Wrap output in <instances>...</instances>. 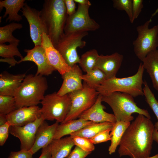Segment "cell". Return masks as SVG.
I'll list each match as a JSON object with an SVG mask.
<instances>
[{
	"mask_svg": "<svg viewBox=\"0 0 158 158\" xmlns=\"http://www.w3.org/2000/svg\"><path fill=\"white\" fill-rule=\"evenodd\" d=\"M41 45L44 50L49 63L61 75L70 70L71 67L67 64L45 33L42 34Z\"/></svg>",
	"mask_w": 158,
	"mask_h": 158,
	"instance_id": "9a60e30c",
	"label": "cell"
},
{
	"mask_svg": "<svg viewBox=\"0 0 158 158\" xmlns=\"http://www.w3.org/2000/svg\"><path fill=\"white\" fill-rule=\"evenodd\" d=\"M102 95L99 94L94 104L90 108L83 113L78 118L95 123L116 122L114 114L104 111L105 107L102 104Z\"/></svg>",
	"mask_w": 158,
	"mask_h": 158,
	"instance_id": "e0dca14e",
	"label": "cell"
},
{
	"mask_svg": "<svg viewBox=\"0 0 158 158\" xmlns=\"http://www.w3.org/2000/svg\"><path fill=\"white\" fill-rule=\"evenodd\" d=\"M16 109L14 97L0 95V114L6 115Z\"/></svg>",
	"mask_w": 158,
	"mask_h": 158,
	"instance_id": "1f68e13d",
	"label": "cell"
},
{
	"mask_svg": "<svg viewBox=\"0 0 158 158\" xmlns=\"http://www.w3.org/2000/svg\"><path fill=\"white\" fill-rule=\"evenodd\" d=\"M123 58L122 55L117 52L110 55H99L94 68L102 71L107 79L112 78L116 77Z\"/></svg>",
	"mask_w": 158,
	"mask_h": 158,
	"instance_id": "ac0fdd59",
	"label": "cell"
},
{
	"mask_svg": "<svg viewBox=\"0 0 158 158\" xmlns=\"http://www.w3.org/2000/svg\"><path fill=\"white\" fill-rule=\"evenodd\" d=\"M47 35L55 47L64 35L68 16L63 0H46L40 11Z\"/></svg>",
	"mask_w": 158,
	"mask_h": 158,
	"instance_id": "7a4b0ae2",
	"label": "cell"
},
{
	"mask_svg": "<svg viewBox=\"0 0 158 158\" xmlns=\"http://www.w3.org/2000/svg\"><path fill=\"white\" fill-rule=\"evenodd\" d=\"M144 68L142 63L139 66L137 73L133 75L123 78L116 77L106 80L96 90L102 95L115 92L129 94L133 97L144 95L142 86Z\"/></svg>",
	"mask_w": 158,
	"mask_h": 158,
	"instance_id": "277c9868",
	"label": "cell"
},
{
	"mask_svg": "<svg viewBox=\"0 0 158 158\" xmlns=\"http://www.w3.org/2000/svg\"><path fill=\"white\" fill-rule=\"evenodd\" d=\"M59 123L56 122L49 125L44 121L40 126L33 145L30 150L33 154L40 149L47 146L51 143L54 139Z\"/></svg>",
	"mask_w": 158,
	"mask_h": 158,
	"instance_id": "d6986e66",
	"label": "cell"
},
{
	"mask_svg": "<svg viewBox=\"0 0 158 158\" xmlns=\"http://www.w3.org/2000/svg\"><path fill=\"white\" fill-rule=\"evenodd\" d=\"M90 7L78 4L75 13L67 17L64 29L65 34L94 31L99 28V24L90 16Z\"/></svg>",
	"mask_w": 158,
	"mask_h": 158,
	"instance_id": "30bf717a",
	"label": "cell"
},
{
	"mask_svg": "<svg viewBox=\"0 0 158 158\" xmlns=\"http://www.w3.org/2000/svg\"><path fill=\"white\" fill-rule=\"evenodd\" d=\"M44 121L42 117L23 126H11L9 133L18 138L20 142V150H29L32 147L37 129Z\"/></svg>",
	"mask_w": 158,
	"mask_h": 158,
	"instance_id": "7c38bea8",
	"label": "cell"
},
{
	"mask_svg": "<svg viewBox=\"0 0 158 158\" xmlns=\"http://www.w3.org/2000/svg\"><path fill=\"white\" fill-rule=\"evenodd\" d=\"M153 140L158 143V131L154 128L153 134Z\"/></svg>",
	"mask_w": 158,
	"mask_h": 158,
	"instance_id": "f6af8a7d",
	"label": "cell"
},
{
	"mask_svg": "<svg viewBox=\"0 0 158 158\" xmlns=\"http://www.w3.org/2000/svg\"><path fill=\"white\" fill-rule=\"evenodd\" d=\"M11 125L7 121L5 124L0 126V145H3L7 140Z\"/></svg>",
	"mask_w": 158,
	"mask_h": 158,
	"instance_id": "d590c367",
	"label": "cell"
},
{
	"mask_svg": "<svg viewBox=\"0 0 158 158\" xmlns=\"http://www.w3.org/2000/svg\"><path fill=\"white\" fill-rule=\"evenodd\" d=\"M91 153L85 151L75 146L74 149L68 156L67 158H85Z\"/></svg>",
	"mask_w": 158,
	"mask_h": 158,
	"instance_id": "74e56055",
	"label": "cell"
},
{
	"mask_svg": "<svg viewBox=\"0 0 158 158\" xmlns=\"http://www.w3.org/2000/svg\"><path fill=\"white\" fill-rule=\"evenodd\" d=\"M6 116L0 114V126L5 124L7 121Z\"/></svg>",
	"mask_w": 158,
	"mask_h": 158,
	"instance_id": "ee69618b",
	"label": "cell"
},
{
	"mask_svg": "<svg viewBox=\"0 0 158 158\" xmlns=\"http://www.w3.org/2000/svg\"><path fill=\"white\" fill-rule=\"evenodd\" d=\"M142 61L144 69L150 76L154 88L158 91V49L150 52Z\"/></svg>",
	"mask_w": 158,
	"mask_h": 158,
	"instance_id": "cb8c5ba5",
	"label": "cell"
},
{
	"mask_svg": "<svg viewBox=\"0 0 158 158\" xmlns=\"http://www.w3.org/2000/svg\"><path fill=\"white\" fill-rule=\"evenodd\" d=\"M82 89L68 94L71 100L69 111L61 123L76 119L90 108L96 102L99 93L84 82Z\"/></svg>",
	"mask_w": 158,
	"mask_h": 158,
	"instance_id": "ba28073f",
	"label": "cell"
},
{
	"mask_svg": "<svg viewBox=\"0 0 158 158\" xmlns=\"http://www.w3.org/2000/svg\"><path fill=\"white\" fill-rule=\"evenodd\" d=\"M111 130L108 129L102 131L90 139L94 144L111 140V136L110 132Z\"/></svg>",
	"mask_w": 158,
	"mask_h": 158,
	"instance_id": "e575fe53",
	"label": "cell"
},
{
	"mask_svg": "<svg viewBox=\"0 0 158 158\" xmlns=\"http://www.w3.org/2000/svg\"><path fill=\"white\" fill-rule=\"evenodd\" d=\"M11 126H23L41 117V108L37 106L16 109L6 116Z\"/></svg>",
	"mask_w": 158,
	"mask_h": 158,
	"instance_id": "5bb4252c",
	"label": "cell"
},
{
	"mask_svg": "<svg viewBox=\"0 0 158 158\" xmlns=\"http://www.w3.org/2000/svg\"><path fill=\"white\" fill-rule=\"evenodd\" d=\"M87 34V32L64 33L63 37L54 47L70 67L79 63L80 57L77 49L82 48L86 46V42L83 38Z\"/></svg>",
	"mask_w": 158,
	"mask_h": 158,
	"instance_id": "9c48e42d",
	"label": "cell"
},
{
	"mask_svg": "<svg viewBox=\"0 0 158 158\" xmlns=\"http://www.w3.org/2000/svg\"><path fill=\"white\" fill-rule=\"evenodd\" d=\"M151 18L136 28L138 36L133 42L134 52L141 61L158 47V25L149 28Z\"/></svg>",
	"mask_w": 158,
	"mask_h": 158,
	"instance_id": "52a82bcc",
	"label": "cell"
},
{
	"mask_svg": "<svg viewBox=\"0 0 158 158\" xmlns=\"http://www.w3.org/2000/svg\"><path fill=\"white\" fill-rule=\"evenodd\" d=\"M145 158H158V154L151 157H148Z\"/></svg>",
	"mask_w": 158,
	"mask_h": 158,
	"instance_id": "bcb514c9",
	"label": "cell"
},
{
	"mask_svg": "<svg viewBox=\"0 0 158 158\" xmlns=\"http://www.w3.org/2000/svg\"><path fill=\"white\" fill-rule=\"evenodd\" d=\"M48 88L47 79L44 76L26 75L14 96L16 109L37 106L44 99Z\"/></svg>",
	"mask_w": 158,
	"mask_h": 158,
	"instance_id": "3957f363",
	"label": "cell"
},
{
	"mask_svg": "<svg viewBox=\"0 0 158 158\" xmlns=\"http://www.w3.org/2000/svg\"><path fill=\"white\" fill-rule=\"evenodd\" d=\"M20 11L28 22L30 37L35 46L41 45L42 34L47 35V30L40 11L31 7L26 3Z\"/></svg>",
	"mask_w": 158,
	"mask_h": 158,
	"instance_id": "8fae6325",
	"label": "cell"
},
{
	"mask_svg": "<svg viewBox=\"0 0 158 158\" xmlns=\"http://www.w3.org/2000/svg\"><path fill=\"white\" fill-rule=\"evenodd\" d=\"M74 145L70 135L63 138L54 139L49 145L51 158L67 157Z\"/></svg>",
	"mask_w": 158,
	"mask_h": 158,
	"instance_id": "44dd1931",
	"label": "cell"
},
{
	"mask_svg": "<svg viewBox=\"0 0 158 158\" xmlns=\"http://www.w3.org/2000/svg\"><path fill=\"white\" fill-rule=\"evenodd\" d=\"M1 62L7 63L10 65V67L14 66L16 64H18V61L16 60L14 58H1L0 59Z\"/></svg>",
	"mask_w": 158,
	"mask_h": 158,
	"instance_id": "b9f144b4",
	"label": "cell"
},
{
	"mask_svg": "<svg viewBox=\"0 0 158 158\" xmlns=\"http://www.w3.org/2000/svg\"><path fill=\"white\" fill-rule=\"evenodd\" d=\"M33 155L30 150H20L17 152H11L8 158H33Z\"/></svg>",
	"mask_w": 158,
	"mask_h": 158,
	"instance_id": "f35d334b",
	"label": "cell"
},
{
	"mask_svg": "<svg viewBox=\"0 0 158 158\" xmlns=\"http://www.w3.org/2000/svg\"><path fill=\"white\" fill-rule=\"evenodd\" d=\"M40 103L41 117L44 121L56 120L61 123L69 111L71 100L68 94L61 96L55 92L45 96Z\"/></svg>",
	"mask_w": 158,
	"mask_h": 158,
	"instance_id": "8992f818",
	"label": "cell"
},
{
	"mask_svg": "<svg viewBox=\"0 0 158 158\" xmlns=\"http://www.w3.org/2000/svg\"><path fill=\"white\" fill-rule=\"evenodd\" d=\"M19 43H10L6 45L0 44V56L2 58H14L16 56L22 59L23 57L19 51L17 47Z\"/></svg>",
	"mask_w": 158,
	"mask_h": 158,
	"instance_id": "4dcf8cb0",
	"label": "cell"
},
{
	"mask_svg": "<svg viewBox=\"0 0 158 158\" xmlns=\"http://www.w3.org/2000/svg\"><path fill=\"white\" fill-rule=\"evenodd\" d=\"M68 16H71L76 12V4L74 0H63Z\"/></svg>",
	"mask_w": 158,
	"mask_h": 158,
	"instance_id": "ab89813d",
	"label": "cell"
},
{
	"mask_svg": "<svg viewBox=\"0 0 158 158\" xmlns=\"http://www.w3.org/2000/svg\"><path fill=\"white\" fill-rule=\"evenodd\" d=\"M94 122L78 118L71 120L58 125L54 139L61 138L63 136L70 135L80 130L82 128Z\"/></svg>",
	"mask_w": 158,
	"mask_h": 158,
	"instance_id": "603a6c76",
	"label": "cell"
},
{
	"mask_svg": "<svg viewBox=\"0 0 158 158\" xmlns=\"http://www.w3.org/2000/svg\"><path fill=\"white\" fill-rule=\"evenodd\" d=\"M26 54L18 61V64L26 61L34 62L37 66L36 75L48 76L56 70L49 63L44 48L41 45L35 46L31 49H25Z\"/></svg>",
	"mask_w": 158,
	"mask_h": 158,
	"instance_id": "4fadbf2b",
	"label": "cell"
},
{
	"mask_svg": "<svg viewBox=\"0 0 158 158\" xmlns=\"http://www.w3.org/2000/svg\"><path fill=\"white\" fill-rule=\"evenodd\" d=\"M99 55L97 51L95 49L83 54L80 57L78 63L82 70L86 73L92 70L95 67Z\"/></svg>",
	"mask_w": 158,
	"mask_h": 158,
	"instance_id": "f1b7e54d",
	"label": "cell"
},
{
	"mask_svg": "<svg viewBox=\"0 0 158 158\" xmlns=\"http://www.w3.org/2000/svg\"><path fill=\"white\" fill-rule=\"evenodd\" d=\"M112 2L114 7L119 10L124 11L130 22L133 23L132 0H113Z\"/></svg>",
	"mask_w": 158,
	"mask_h": 158,
	"instance_id": "d6a6232c",
	"label": "cell"
},
{
	"mask_svg": "<svg viewBox=\"0 0 158 158\" xmlns=\"http://www.w3.org/2000/svg\"><path fill=\"white\" fill-rule=\"evenodd\" d=\"M154 126L150 119L138 114L125 132L119 145L120 157L145 158L150 156Z\"/></svg>",
	"mask_w": 158,
	"mask_h": 158,
	"instance_id": "6da1fadb",
	"label": "cell"
},
{
	"mask_svg": "<svg viewBox=\"0 0 158 158\" xmlns=\"http://www.w3.org/2000/svg\"><path fill=\"white\" fill-rule=\"evenodd\" d=\"M83 75L81 69L77 64L71 67L69 71L61 75L63 82L58 94L63 96L82 89Z\"/></svg>",
	"mask_w": 158,
	"mask_h": 158,
	"instance_id": "2e32d148",
	"label": "cell"
},
{
	"mask_svg": "<svg viewBox=\"0 0 158 158\" xmlns=\"http://www.w3.org/2000/svg\"><path fill=\"white\" fill-rule=\"evenodd\" d=\"M26 75L25 73L17 74L3 71L0 74V95L14 97Z\"/></svg>",
	"mask_w": 158,
	"mask_h": 158,
	"instance_id": "ffe728a7",
	"label": "cell"
},
{
	"mask_svg": "<svg viewBox=\"0 0 158 158\" xmlns=\"http://www.w3.org/2000/svg\"><path fill=\"white\" fill-rule=\"evenodd\" d=\"M25 0H4L0 1V11L3 8L5 11L3 16L4 18L8 15L6 21H9L19 22L22 19V16L18 14V12L24 7L26 3Z\"/></svg>",
	"mask_w": 158,
	"mask_h": 158,
	"instance_id": "7402d4cb",
	"label": "cell"
},
{
	"mask_svg": "<svg viewBox=\"0 0 158 158\" xmlns=\"http://www.w3.org/2000/svg\"><path fill=\"white\" fill-rule=\"evenodd\" d=\"M143 84L144 85L143 88L144 95L146 102L157 117V121L154 126V128L158 131V101L145 80L144 81Z\"/></svg>",
	"mask_w": 158,
	"mask_h": 158,
	"instance_id": "f546056e",
	"label": "cell"
},
{
	"mask_svg": "<svg viewBox=\"0 0 158 158\" xmlns=\"http://www.w3.org/2000/svg\"><path fill=\"white\" fill-rule=\"evenodd\" d=\"M51 154L49 145L42 149V153L39 158H51Z\"/></svg>",
	"mask_w": 158,
	"mask_h": 158,
	"instance_id": "60d3db41",
	"label": "cell"
},
{
	"mask_svg": "<svg viewBox=\"0 0 158 158\" xmlns=\"http://www.w3.org/2000/svg\"><path fill=\"white\" fill-rule=\"evenodd\" d=\"M114 124L109 122L94 123L72 133L70 135L78 136L90 139L102 131L112 129Z\"/></svg>",
	"mask_w": 158,
	"mask_h": 158,
	"instance_id": "484cf974",
	"label": "cell"
},
{
	"mask_svg": "<svg viewBox=\"0 0 158 158\" xmlns=\"http://www.w3.org/2000/svg\"><path fill=\"white\" fill-rule=\"evenodd\" d=\"M130 123L129 121H118L114 123L110 132L111 143L108 149L110 154L115 152L125 132Z\"/></svg>",
	"mask_w": 158,
	"mask_h": 158,
	"instance_id": "d4e9b609",
	"label": "cell"
},
{
	"mask_svg": "<svg viewBox=\"0 0 158 158\" xmlns=\"http://www.w3.org/2000/svg\"><path fill=\"white\" fill-rule=\"evenodd\" d=\"M75 3L82 5L91 6V4L88 0H74Z\"/></svg>",
	"mask_w": 158,
	"mask_h": 158,
	"instance_id": "7bdbcfd3",
	"label": "cell"
},
{
	"mask_svg": "<svg viewBox=\"0 0 158 158\" xmlns=\"http://www.w3.org/2000/svg\"><path fill=\"white\" fill-rule=\"evenodd\" d=\"M23 27L20 23L12 22L0 27V44H5L8 42L9 44L19 43L20 40L15 37L12 33L17 29H20Z\"/></svg>",
	"mask_w": 158,
	"mask_h": 158,
	"instance_id": "83f0119b",
	"label": "cell"
},
{
	"mask_svg": "<svg viewBox=\"0 0 158 158\" xmlns=\"http://www.w3.org/2000/svg\"><path fill=\"white\" fill-rule=\"evenodd\" d=\"M158 12V8L152 14V17L154 16L155 15L157 14V13Z\"/></svg>",
	"mask_w": 158,
	"mask_h": 158,
	"instance_id": "7dc6e473",
	"label": "cell"
},
{
	"mask_svg": "<svg viewBox=\"0 0 158 158\" xmlns=\"http://www.w3.org/2000/svg\"><path fill=\"white\" fill-rule=\"evenodd\" d=\"M143 7V0H132V13L133 22L135 19L138 17Z\"/></svg>",
	"mask_w": 158,
	"mask_h": 158,
	"instance_id": "8d00e7d4",
	"label": "cell"
},
{
	"mask_svg": "<svg viewBox=\"0 0 158 158\" xmlns=\"http://www.w3.org/2000/svg\"><path fill=\"white\" fill-rule=\"evenodd\" d=\"M75 145L83 150L91 152L95 149L94 144L89 139L76 135H70Z\"/></svg>",
	"mask_w": 158,
	"mask_h": 158,
	"instance_id": "836d02e7",
	"label": "cell"
},
{
	"mask_svg": "<svg viewBox=\"0 0 158 158\" xmlns=\"http://www.w3.org/2000/svg\"><path fill=\"white\" fill-rule=\"evenodd\" d=\"M82 78L89 86L96 90L107 79L104 73L96 68H94L86 74H83Z\"/></svg>",
	"mask_w": 158,
	"mask_h": 158,
	"instance_id": "4316f807",
	"label": "cell"
},
{
	"mask_svg": "<svg viewBox=\"0 0 158 158\" xmlns=\"http://www.w3.org/2000/svg\"><path fill=\"white\" fill-rule=\"evenodd\" d=\"M102 101L107 104L111 107L116 121L130 122L134 119L132 115L134 113L142 114L151 118L147 110L138 107L133 97L128 94L115 92L102 95Z\"/></svg>",
	"mask_w": 158,
	"mask_h": 158,
	"instance_id": "5b68a950",
	"label": "cell"
}]
</instances>
